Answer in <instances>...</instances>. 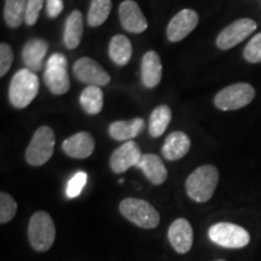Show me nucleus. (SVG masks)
<instances>
[{
	"instance_id": "f3484780",
	"label": "nucleus",
	"mask_w": 261,
	"mask_h": 261,
	"mask_svg": "<svg viewBox=\"0 0 261 261\" xmlns=\"http://www.w3.org/2000/svg\"><path fill=\"white\" fill-rule=\"evenodd\" d=\"M190 146V138L184 132L177 130L166 138L161 150L162 156L168 161H177L188 154Z\"/></svg>"
},
{
	"instance_id": "1a4fd4ad",
	"label": "nucleus",
	"mask_w": 261,
	"mask_h": 261,
	"mask_svg": "<svg viewBox=\"0 0 261 261\" xmlns=\"http://www.w3.org/2000/svg\"><path fill=\"white\" fill-rule=\"evenodd\" d=\"M256 22L252 18H240L228 24L217 38V46L220 50H230L241 44L256 29Z\"/></svg>"
},
{
	"instance_id": "20e7f679",
	"label": "nucleus",
	"mask_w": 261,
	"mask_h": 261,
	"mask_svg": "<svg viewBox=\"0 0 261 261\" xmlns=\"http://www.w3.org/2000/svg\"><path fill=\"white\" fill-rule=\"evenodd\" d=\"M120 212L127 220L142 228H155L160 224V214L154 205L140 198H125L120 203Z\"/></svg>"
},
{
	"instance_id": "7c9ffc66",
	"label": "nucleus",
	"mask_w": 261,
	"mask_h": 261,
	"mask_svg": "<svg viewBox=\"0 0 261 261\" xmlns=\"http://www.w3.org/2000/svg\"><path fill=\"white\" fill-rule=\"evenodd\" d=\"M44 0H27V10H25L24 22L28 25H34L37 23L39 14H40Z\"/></svg>"
},
{
	"instance_id": "f03ea898",
	"label": "nucleus",
	"mask_w": 261,
	"mask_h": 261,
	"mask_svg": "<svg viewBox=\"0 0 261 261\" xmlns=\"http://www.w3.org/2000/svg\"><path fill=\"white\" fill-rule=\"evenodd\" d=\"M39 92V77L34 71L21 69L12 76L9 89V99L17 109L28 107Z\"/></svg>"
},
{
	"instance_id": "aec40b11",
	"label": "nucleus",
	"mask_w": 261,
	"mask_h": 261,
	"mask_svg": "<svg viewBox=\"0 0 261 261\" xmlns=\"http://www.w3.org/2000/svg\"><path fill=\"white\" fill-rule=\"evenodd\" d=\"M145 127L144 120L140 117L128 120V121H115L109 126V135L113 139L120 140H130L136 138L143 132Z\"/></svg>"
},
{
	"instance_id": "4be33fe9",
	"label": "nucleus",
	"mask_w": 261,
	"mask_h": 261,
	"mask_svg": "<svg viewBox=\"0 0 261 261\" xmlns=\"http://www.w3.org/2000/svg\"><path fill=\"white\" fill-rule=\"evenodd\" d=\"M109 57L117 65H126L132 57V44L128 38L122 34H117L110 40Z\"/></svg>"
},
{
	"instance_id": "c85d7f7f",
	"label": "nucleus",
	"mask_w": 261,
	"mask_h": 261,
	"mask_svg": "<svg viewBox=\"0 0 261 261\" xmlns=\"http://www.w3.org/2000/svg\"><path fill=\"white\" fill-rule=\"evenodd\" d=\"M87 181V174L85 172H77L76 174L73 175L70 178V180L68 181L67 190H65V194H67L68 198H74L77 197L83 191Z\"/></svg>"
},
{
	"instance_id": "5701e85b",
	"label": "nucleus",
	"mask_w": 261,
	"mask_h": 261,
	"mask_svg": "<svg viewBox=\"0 0 261 261\" xmlns=\"http://www.w3.org/2000/svg\"><path fill=\"white\" fill-rule=\"evenodd\" d=\"M80 104L90 115H97L103 109V92L98 86H87L80 94Z\"/></svg>"
},
{
	"instance_id": "c756f323",
	"label": "nucleus",
	"mask_w": 261,
	"mask_h": 261,
	"mask_svg": "<svg viewBox=\"0 0 261 261\" xmlns=\"http://www.w3.org/2000/svg\"><path fill=\"white\" fill-rule=\"evenodd\" d=\"M14 62V52L12 48L5 42L0 44V76H4L11 68Z\"/></svg>"
},
{
	"instance_id": "393cba45",
	"label": "nucleus",
	"mask_w": 261,
	"mask_h": 261,
	"mask_svg": "<svg viewBox=\"0 0 261 261\" xmlns=\"http://www.w3.org/2000/svg\"><path fill=\"white\" fill-rule=\"evenodd\" d=\"M27 0H5L4 19L11 28H17L25 18Z\"/></svg>"
},
{
	"instance_id": "39448f33",
	"label": "nucleus",
	"mask_w": 261,
	"mask_h": 261,
	"mask_svg": "<svg viewBox=\"0 0 261 261\" xmlns=\"http://www.w3.org/2000/svg\"><path fill=\"white\" fill-rule=\"evenodd\" d=\"M208 237L212 242L228 249H240L250 242V234L246 228L232 223H218L208 230Z\"/></svg>"
},
{
	"instance_id": "7ed1b4c3",
	"label": "nucleus",
	"mask_w": 261,
	"mask_h": 261,
	"mask_svg": "<svg viewBox=\"0 0 261 261\" xmlns=\"http://www.w3.org/2000/svg\"><path fill=\"white\" fill-rule=\"evenodd\" d=\"M56 227L51 215L46 212H37L28 224V240L32 248L39 253L47 252L54 246Z\"/></svg>"
},
{
	"instance_id": "a211bd4d",
	"label": "nucleus",
	"mask_w": 261,
	"mask_h": 261,
	"mask_svg": "<svg viewBox=\"0 0 261 261\" xmlns=\"http://www.w3.org/2000/svg\"><path fill=\"white\" fill-rule=\"evenodd\" d=\"M47 41L44 39H32L24 45L22 51V60L27 65V69L39 71L42 69L44 58L47 54Z\"/></svg>"
},
{
	"instance_id": "a878e982",
	"label": "nucleus",
	"mask_w": 261,
	"mask_h": 261,
	"mask_svg": "<svg viewBox=\"0 0 261 261\" xmlns=\"http://www.w3.org/2000/svg\"><path fill=\"white\" fill-rule=\"evenodd\" d=\"M112 11V0H91V5L87 15V22L91 27H99Z\"/></svg>"
},
{
	"instance_id": "473e14b6",
	"label": "nucleus",
	"mask_w": 261,
	"mask_h": 261,
	"mask_svg": "<svg viewBox=\"0 0 261 261\" xmlns=\"http://www.w3.org/2000/svg\"><path fill=\"white\" fill-rule=\"evenodd\" d=\"M215 261H226V260H223V259H219V260H215Z\"/></svg>"
},
{
	"instance_id": "6ab92c4d",
	"label": "nucleus",
	"mask_w": 261,
	"mask_h": 261,
	"mask_svg": "<svg viewBox=\"0 0 261 261\" xmlns=\"http://www.w3.org/2000/svg\"><path fill=\"white\" fill-rule=\"evenodd\" d=\"M162 79V63L155 51H148L142 60V81L145 87L152 89Z\"/></svg>"
},
{
	"instance_id": "0eeeda50",
	"label": "nucleus",
	"mask_w": 261,
	"mask_h": 261,
	"mask_svg": "<svg viewBox=\"0 0 261 261\" xmlns=\"http://www.w3.org/2000/svg\"><path fill=\"white\" fill-rule=\"evenodd\" d=\"M255 90L250 84L238 83L227 86L217 93L214 98L215 107L223 112L237 110L252 103Z\"/></svg>"
},
{
	"instance_id": "2eb2a0df",
	"label": "nucleus",
	"mask_w": 261,
	"mask_h": 261,
	"mask_svg": "<svg viewBox=\"0 0 261 261\" xmlns=\"http://www.w3.org/2000/svg\"><path fill=\"white\" fill-rule=\"evenodd\" d=\"M62 149L73 159H87L94 151V139L89 132H77L64 140Z\"/></svg>"
},
{
	"instance_id": "9d476101",
	"label": "nucleus",
	"mask_w": 261,
	"mask_h": 261,
	"mask_svg": "<svg viewBox=\"0 0 261 261\" xmlns=\"http://www.w3.org/2000/svg\"><path fill=\"white\" fill-rule=\"evenodd\" d=\"M73 71L75 77L90 86H107L110 83V76L102 65L90 57H83L75 62Z\"/></svg>"
},
{
	"instance_id": "dca6fc26",
	"label": "nucleus",
	"mask_w": 261,
	"mask_h": 261,
	"mask_svg": "<svg viewBox=\"0 0 261 261\" xmlns=\"http://www.w3.org/2000/svg\"><path fill=\"white\" fill-rule=\"evenodd\" d=\"M140 169L148 180L154 185H161L168 177V172L162 160L155 154H144L136 166Z\"/></svg>"
},
{
	"instance_id": "ddd939ff",
	"label": "nucleus",
	"mask_w": 261,
	"mask_h": 261,
	"mask_svg": "<svg viewBox=\"0 0 261 261\" xmlns=\"http://www.w3.org/2000/svg\"><path fill=\"white\" fill-rule=\"evenodd\" d=\"M168 240L177 253L187 254L190 252L194 243V231L191 224L184 218L175 219L168 228Z\"/></svg>"
},
{
	"instance_id": "cd10ccee",
	"label": "nucleus",
	"mask_w": 261,
	"mask_h": 261,
	"mask_svg": "<svg viewBox=\"0 0 261 261\" xmlns=\"http://www.w3.org/2000/svg\"><path fill=\"white\" fill-rule=\"evenodd\" d=\"M243 57L249 63H261V33L250 39L244 47Z\"/></svg>"
},
{
	"instance_id": "2f4dec72",
	"label": "nucleus",
	"mask_w": 261,
	"mask_h": 261,
	"mask_svg": "<svg viewBox=\"0 0 261 261\" xmlns=\"http://www.w3.org/2000/svg\"><path fill=\"white\" fill-rule=\"evenodd\" d=\"M63 0H46V11L50 18H56L63 11Z\"/></svg>"
},
{
	"instance_id": "412c9836",
	"label": "nucleus",
	"mask_w": 261,
	"mask_h": 261,
	"mask_svg": "<svg viewBox=\"0 0 261 261\" xmlns=\"http://www.w3.org/2000/svg\"><path fill=\"white\" fill-rule=\"evenodd\" d=\"M84 33L83 15L80 11L75 10L68 16L64 27V45L69 50H74L79 46Z\"/></svg>"
},
{
	"instance_id": "423d86ee",
	"label": "nucleus",
	"mask_w": 261,
	"mask_h": 261,
	"mask_svg": "<svg viewBox=\"0 0 261 261\" xmlns=\"http://www.w3.org/2000/svg\"><path fill=\"white\" fill-rule=\"evenodd\" d=\"M55 143H56V138H55L52 128L47 126L38 128L25 151L27 162L34 167L45 165L54 155Z\"/></svg>"
},
{
	"instance_id": "9b49d317",
	"label": "nucleus",
	"mask_w": 261,
	"mask_h": 261,
	"mask_svg": "<svg viewBox=\"0 0 261 261\" xmlns=\"http://www.w3.org/2000/svg\"><path fill=\"white\" fill-rule=\"evenodd\" d=\"M198 24L197 12L191 9H184L171 19L167 25V38L169 41L178 42L188 37Z\"/></svg>"
},
{
	"instance_id": "bb28decb",
	"label": "nucleus",
	"mask_w": 261,
	"mask_h": 261,
	"mask_svg": "<svg viewBox=\"0 0 261 261\" xmlns=\"http://www.w3.org/2000/svg\"><path fill=\"white\" fill-rule=\"evenodd\" d=\"M17 212V203L11 195L2 192L0 194V223L8 224L15 218Z\"/></svg>"
},
{
	"instance_id": "f8f14e48",
	"label": "nucleus",
	"mask_w": 261,
	"mask_h": 261,
	"mask_svg": "<svg viewBox=\"0 0 261 261\" xmlns=\"http://www.w3.org/2000/svg\"><path fill=\"white\" fill-rule=\"evenodd\" d=\"M142 156L138 144L129 140L113 152L110 158V168L114 173H123L130 167H136Z\"/></svg>"
},
{
	"instance_id": "f257e3e1",
	"label": "nucleus",
	"mask_w": 261,
	"mask_h": 261,
	"mask_svg": "<svg viewBox=\"0 0 261 261\" xmlns=\"http://www.w3.org/2000/svg\"><path fill=\"white\" fill-rule=\"evenodd\" d=\"M219 182V171L215 166L204 165L196 168L185 182L187 194L192 201L204 203L213 197Z\"/></svg>"
},
{
	"instance_id": "4468645a",
	"label": "nucleus",
	"mask_w": 261,
	"mask_h": 261,
	"mask_svg": "<svg viewBox=\"0 0 261 261\" xmlns=\"http://www.w3.org/2000/svg\"><path fill=\"white\" fill-rule=\"evenodd\" d=\"M119 17L122 27L127 32L139 34L148 28V21L143 15L142 10L133 0H125L120 4Z\"/></svg>"
},
{
	"instance_id": "b1692460",
	"label": "nucleus",
	"mask_w": 261,
	"mask_h": 261,
	"mask_svg": "<svg viewBox=\"0 0 261 261\" xmlns=\"http://www.w3.org/2000/svg\"><path fill=\"white\" fill-rule=\"evenodd\" d=\"M172 120V112L167 106H160L156 108L154 112L150 115L149 121V132L150 136L154 138L161 137L165 130L167 129Z\"/></svg>"
},
{
	"instance_id": "6e6552de",
	"label": "nucleus",
	"mask_w": 261,
	"mask_h": 261,
	"mask_svg": "<svg viewBox=\"0 0 261 261\" xmlns=\"http://www.w3.org/2000/svg\"><path fill=\"white\" fill-rule=\"evenodd\" d=\"M44 80L47 89L54 94H64L70 89L68 75V61L64 55L54 54L46 62Z\"/></svg>"
}]
</instances>
